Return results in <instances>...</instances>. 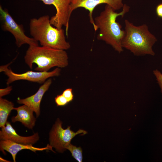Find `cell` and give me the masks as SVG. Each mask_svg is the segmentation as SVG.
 Instances as JSON below:
<instances>
[{"label":"cell","mask_w":162,"mask_h":162,"mask_svg":"<svg viewBox=\"0 0 162 162\" xmlns=\"http://www.w3.org/2000/svg\"><path fill=\"white\" fill-rule=\"evenodd\" d=\"M0 19L1 28L5 31L10 33L14 36L15 44L18 47L27 44L29 46H38V42L32 38L26 35L22 24H17L14 20L6 9H3L0 6Z\"/></svg>","instance_id":"obj_6"},{"label":"cell","mask_w":162,"mask_h":162,"mask_svg":"<svg viewBox=\"0 0 162 162\" xmlns=\"http://www.w3.org/2000/svg\"><path fill=\"white\" fill-rule=\"evenodd\" d=\"M62 122L58 118L49 133V144L59 153H63L67 150V147L70 143L72 139L76 135L80 134L82 135L87 132L79 129L75 132L70 129V126L64 129L62 127Z\"/></svg>","instance_id":"obj_5"},{"label":"cell","mask_w":162,"mask_h":162,"mask_svg":"<svg viewBox=\"0 0 162 162\" xmlns=\"http://www.w3.org/2000/svg\"><path fill=\"white\" fill-rule=\"evenodd\" d=\"M14 104L12 102L0 98V127L5 126L9 116L14 110Z\"/></svg>","instance_id":"obj_14"},{"label":"cell","mask_w":162,"mask_h":162,"mask_svg":"<svg viewBox=\"0 0 162 162\" xmlns=\"http://www.w3.org/2000/svg\"><path fill=\"white\" fill-rule=\"evenodd\" d=\"M12 89V86H8L6 88L0 89V98L10 94Z\"/></svg>","instance_id":"obj_19"},{"label":"cell","mask_w":162,"mask_h":162,"mask_svg":"<svg viewBox=\"0 0 162 162\" xmlns=\"http://www.w3.org/2000/svg\"><path fill=\"white\" fill-rule=\"evenodd\" d=\"M50 19L48 15L31 19L29 23L31 36L42 46L65 50L69 49L70 45L66 40L64 30L53 27Z\"/></svg>","instance_id":"obj_2"},{"label":"cell","mask_w":162,"mask_h":162,"mask_svg":"<svg viewBox=\"0 0 162 162\" xmlns=\"http://www.w3.org/2000/svg\"><path fill=\"white\" fill-rule=\"evenodd\" d=\"M125 34L122 40V48L136 56H154L152 47L157 39L149 31L146 24L136 26L127 20H124Z\"/></svg>","instance_id":"obj_4"},{"label":"cell","mask_w":162,"mask_h":162,"mask_svg":"<svg viewBox=\"0 0 162 162\" xmlns=\"http://www.w3.org/2000/svg\"><path fill=\"white\" fill-rule=\"evenodd\" d=\"M130 9L129 6L124 4L122 11L118 13L106 4L104 10L94 20L98 29H99L97 39L105 41L119 53L123 51L121 42L125 32L122 29L121 25L116 21V19L119 16L123 17Z\"/></svg>","instance_id":"obj_1"},{"label":"cell","mask_w":162,"mask_h":162,"mask_svg":"<svg viewBox=\"0 0 162 162\" xmlns=\"http://www.w3.org/2000/svg\"><path fill=\"white\" fill-rule=\"evenodd\" d=\"M67 149L71 152L72 156L79 162H82V150L80 147H76L70 143L67 147Z\"/></svg>","instance_id":"obj_15"},{"label":"cell","mask_w":162,"mask_h":162,"mask_svg":"<svg viewBox=\"0 0 162 162\" xmlns=\"http://www.w3.org/2000/svg\"><path fill=\"white\" fill-rule=\"evenodd\" d=\"M55 101L57 106H64L69 103L62 94L57 95L55 98Z\"/></svg>","instance_id":"obj_16"},{"label":"cell","mask_w":162,"mask_h":162,"mask_svg":"<svg viewBox=\"0 0 162 162\" xmlns=\"http://www.w3.org/2000/svg\"><path fill=\"white\" fill-rule=\"evenodd\" d=\"M52 147L48 144L47 146L43 148H38L33 146L32 145L24 144L17 143L9 140H1L0 141V149L4 154L6 150L12 156L14 162H16V156L20 151L23 149H28L36 152V151H41L44 150H50L55 152L52 150Z\"/></svg>","instance_id":"obj_12"},{"label":"cell","mask_w":162,"mask_h":162,"mask_svg":"<svg viewBox=\"0 0 162 162\" xmlns=\"http://www.w3.org/2000/svg\"><path fill=\"white\" fill-rule=\"evenodd\" d=\"M62 94L67 99L68 102L72 101L74 99V95L71 88H68L64 90Z\"/></svg>","instance_id":"obj_17"},{"label":"cell","mask_w":162,"mask_h":162,"mask_svg":"<svg viewBox=\"0 0 162 162\" xmlns=\"http://www.w3.org/2000/svg\"><path fill=\"white\" fill-rule=\"evenodd\" d=\"M123 0H72L69 9V15L72 12L79 8H83L89 11V16L90 23L93 25L94 30L98 29L95 25L92 16L94 10L99 4H105L111 7L115 10L122 8L124 4Z\"/></svg>","instance_id":"obj_9"},{"label":"cell","mask_w":162,"mask_h":162,"mask_svg":"<svg viewBox=\"0 0 162 162\" xmlns=\"http://www.w3.org/2000/svg\"><path fill=\"white\" fill-rule=\"evenodd\" d=\"M155 12L157 16L162 19V3L157 6L155 8Z\"/></svg>","instance_id":"obj_20"},{"label":"cell","mask_w":162,"mask_h":162,"mask_svg":"<svg viewBox=\"0 0 162 162\" xmlns=\"http://www.w3.org/2000/svg\"><path fill=\"white\" fill-rule=\"evenodd\" d=\"M25 62L32 69L33 64L37 66L34 70L47 72L56 67L64 68L68 64V57L65 50L38 46H29L24 57Z\"/></svg>","instance_id":"obj_3"},{"label":"cell","mask_w":162,"mask_h":162,"mask_svg":"<svg viewBox=\"0 0 162 162\" xmlns=\"http://www.w3.org/2000/svg\"><path fill=\"white\" fill-rule=\"evenodd\" d=\"M14 110L17 111V114L16 116L12 117V122H20L28 129H33L36 121V119L33 114L34 111L24 104L17 107H14Z\"/></svg>","instance_id":"obj_13"},{"label":"cell","mask_w":162,"mask_h":162,"mask_svg":"<svg viewBox=\"0 0 162 162\" xmlns=\"http://www.w3.org/2000/svg\"><path fill=\"white\" fill-rule=\"evenodd\" d=\"M153 73L156 78V80L161 89V92L162 93V74L157 69L154 70Z\"/></svg>","instance_id":"obj_18"},{"label":"cell","mask_w":162,"mask_h":162,"mask_svg":"<svg viewBox=\"0 0 162 162\" xmlns=\"http://www.w3.org/2000/svg\"><path fill=\"white\" fill-rule=\"evenodd\" d=\"M42 1L46 5H53L56 10L54 16L50 19L51 24L58 29L66 27V35L68 36L69 21L70 16L69 9L72 0H31Z\"/></svg>","instance_id":"obj_8"},{"label":"cell","mask_w":162,"mask_h":162,"mask_svg":"<svg viewBox=\"0 0 162 162\" xmlns=\"http://www.w3.org/2000/svg\"><path fill=\"white\" fill-rule=\"evenodd\" d=\"M52 83V79L49 78L40 87L35 94L25 98H18L17 103L28 106L35 112L36 117L38 118L40 114V106L42 98Z\"/></svg>","instance_id":"obj_11"},{"label":"cell","mask_w":162,"mask_h":162,"mask_svg":"<svg viewBox=\"0 0 162 162\" xmlns=\"http://www.w3.org/2000/svg\"><path fill=\"white\" fill-rule=\"evenodd\" d=\"M38 132L28 136H20L16 132L10 123L7 121L5 126L1 128L0 131L1 140H9L17 143L24 144L33 145L39 140Z\"/></svg>","instance_id":"obj_10"},{"label":"cell","mask_w":162,"mask_h":162,"mask_svg":"<svg viewBox=\"0 0 162 162\" xmlns=\"http://www.w3.org/2000/svg\"><path fill=\"white\" fill-rule=\"evenodd\" d=\"M12 62L0 67V72H4L8 77L6 84L10 83L17 80H23L43 84L47 79L50 77L57 76L60 75L61 69L57 68L51 71L40 72L28 71L22 74H16L8 66Z\"/></svg>","instance_id":"obj_7"}]
</instances>
